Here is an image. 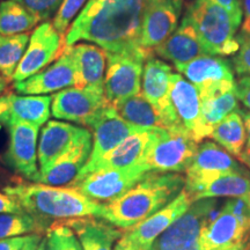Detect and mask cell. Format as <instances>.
Returning <instances> with one entry per match:
<instances>
[{
	"mask_svg": "<svg viewBox=\"0 0 250 250\" xmlns=\"http://www.w3.org/2000/svg\"><path fill=\"white\" fill-rule=\"evenodd\" d=\"M144 4L145 0H88L65 33V48L86 41L105 52L143 50Z\"/></svg>",
	"mask_w": 250,
	"mask_h": 250,
	"instance_id": "obj_1",
	"label": "cell"
},
{
	"mask_svg": "<svg viewBox=\"0 0 250 250\" xmlns=\"http://www.w3.org/2000/svg\"><path fill=\"white\" fill-rule=\"evenodd\" d=\"M4 192L46 229L57 221L104 217V205L83 195L76 187H55L17 180Z\"/></svg>",
	"mask_w": 250,
	"mask_h": 250,
	"instance_id": "obj_2",
	"label": "cell"
},
{
	"mask_svg": "<svg viewBox=\"0 0 250 250\" xmlns=\"http://www.w3.org/2000/svg\"><path fill=\"white\" fill-rule=\"evenodd\" d=\"M184 187L186 177L179 173L148 171L130 190L105 203L103 219L121 229H129L174 201Z\"/></svg>",
	"mask_w": 250,
	"mask_h": 250,
	"instance_id": "obj_3",
	"label": "cell"
},
{
	"mask_svg": "<svg viewBox=\"0 0 250 250\" xmlns=\"http://www.w3.org/2000/svg\"><path fill=\"white\" fill-rule=\"evenodd\" d=\"M195 27L208 55L229 56L239 50L236 33L241 21L210 0H195L188 6L186 15Z\"/></svg>",
	"mask_w": 250,
	"mask_h": 250,
	"instance_id": "obj_4",
	"label": "cell"
},
{
	"mask_svg": "<svg viewBox=\"0 0 250 250\" xmlns=\"http://www.w3.org/2000/svg\"><path fill=\"white\" fill-rule=\"evenodd\" d=\"M199 250H250V211L241 198H232L206 224Z\"/></svg>",
	"mask_w": 250,
	"mask_h": 250,
	"instance_id": "obj_5",
	"label": "cell"
},
{
	"mask_svg": "<svg viewBox=\"0 0 250 250\" xmlns=\"http://www.w3.org/2000/svg\"><path fill=\"white\" fill-rule=\"evenodd\" d=\"M198 146L187 133L156 130L142 165L148 171L186 173L195 159Z\"/></svg>",
	"mask_w": 250,
	"mask_h": 250,
	"instance_id": "obj_6",
	"label": "cell"
},
{
	"mask_svg": "<svg viewBox=\"0 0 250 250\" xmlns=\"http://www.w3.org/2000/svg\"><path fill=\"white\" fill-rule=\"evenodd\" d=\"M153 55L146 49L117 54L107 52L104 95L111 105L140 93L144 65Z\"/></svg>",
	"mask_w": 250,
	"mask_h": 250,
	"instance_id": "obj_7",
	"label": "cell"
},
{
	"mask_svg": "<svg viewBox=\"0 0 250 250\" xmlns=\"http://www.w3.org/2000/svg\"><path fill=\"white\" fill-rule=\"evenodd\" d=\"M218 210L217 198L195 202L186 213L155 240L151 250H199L203 229Z\"/></svg>",
	"mask_w": 250,
	"mask_h": 250,
	"instance_id": "obj_8",
	"label": "cell"
},
{
	"mask_svg": "<svg viewBox=\"0 0 250 250\" xmlns=\"http://www.w3.org/2000/svg\"><path fill=\"white\" fill-rule=\"evenodd\" d=\"M51 115L57 120L73 122L90 127L107 109L108 102L103 89L68 87L51 96Z\"/></svg>",
	"mask_w": 250,
	"mask_h": 250,
	"instance_id": "obj_9",
	"label": "cell"
},
{
	"mask_svg": "<svg viewBox=\"0 0 250 250\" xmlns=\"http://www.w3.org/2000/svg\"><path fill=\"white\" fill-rule=\"evenodd\" d=\"M64 49V36L55 29L52 22L44 21L29 36L27 49L12 80L20 83L44 70L62 55Z\"/></svg>",
	"mask_w": 250,
	"mask_h": 250,
	"instance_id": "obj_10",
	"label": "cell"
},
{
	"mask_svg": "<svg viewBox=\"0 0 250 250\" xmlns=\"http://www.w3.org/2000/svg\"><path fill=\"white\" fill-rule=\"evenodd\" d=\"M173 73L170 65L162 59L154 57V55L151 56L144 65L140 93L158 110L167 130L189 134L177 121L170 102V77Z\"/></svg>",
	"mask_w": 250,
	"mask_h": 250,
	"instance_id": "obj_11",
	"label": "cell"
},
{
	"mask_svg": "<svg viewBox=\"0 0 250 250\" xmlns=\"http://www.w3.org/2000/svg\"><path fill=\"white\" fill-rule=\"evenodd\" d=\"M148 173L142 164L93 171L74 183L79 191L100 203H109L136 186Z\"/></svg>",
	"mask_w": 250,
	"mask_h": 250,
	"instance_id": "obj_12",
	"label": "cell"
},
{
	"mask_svg": "<svg viewBox=\"0 0 250 250\" xmlns=\"http://www.w3.org/2000/svg\"><path fill=\"white\" fill-rule=\"evenodd\" d=\"M243 168L227 151L213 142L201 144L186 174L184 189L191 195L223 175L242 171Z\"/></svg>",
	"mask_w": 250,
	"mask_h": 250,
	"instance_id": "obj_13",
	"label": "cell"
},
{
	"mask_svg": "<svg viewBox=\"0 0 250 250\" xmlns=\"http://www.w3.org/2000/svg\"><path fill=\"white\" fill-rule=\"evenodd\" d=\"M89 129H92L93 137L92 152H90L88 161L83 168V170L80 171L76 182L87 176L96 162L101 160L103 156L108 154L115 147H117L127 137L143 130L127 123L123 118L118 116L111 104L100 115V117L94 122Z\"/></svg>",
	"mask_w": 250,
	"mask_h": 250,
	"instance_id": "obj_14",
	"label": "cell"
},
{
	"mask_svg": "<svg viewBox=\"0 0 250 250\" xmlns=\"http://www.w3.org/2000/svg\"><path fill=\"white\" fill-rule=\"evenodd\" d=\"M182 0H145L140 45L153 52L179 27Z\"/></svg>",
	"mask_w": 250,
	"mask_h": 250,
	"instance_id": "obj_15",
	"label": "cell"
},
{
	"mask_svg": "<svg viewBox=\"0 0 250 250\" xmlns=\"http://www.w3.org/2000/svg\"><path fill=\"white\" fill-rule=\"evenodd\" d=\"M9 144L2 161L15 173L35 182L40 169L37 167V140L40 126L18 122L7 125Z\"/></svg>",
	"mask_w": 250,
	"mask_h": 250,
	"instance_id": "obj_16",
	"label": "cell"
},
{
	"mask_svg": "<svg viewBox=\"0 0 250 250\" xmlns=\"http://www.w3.org/2000/svg\"><path fill=\"white\" fill-rule=\"evenodd\" d=\"M170 102L181 126L193 140L201 143L208 138L210 132L202 117L199 90L180 73H173L170 77Z\"/></svg>",
	"mask_w": 250,
	"mask_h": 250,
	"instance_id": "obj_17",
	"label": "cell"
},
{
	"mask_svg": "<svg viewBox=\"0 0 250 250\" xmlns=\"http://www.w3.org/2000/svg\"><path fill=\"white\" fill-rule=\"evenodd\" d=\"M193 203H195V199L191 193L183 189L169 204L164 206L151 217L143 220L142 223L134 225L129 229H125L124 235L137 246L142 247L143 249L151 250V247L155 240L181 215L186 213Z\"/></svg>",
	"mask_w": 250,
	"mask_h": 250,
	"instance_id": "obj_18",
	"label": "cell"
},
{
	"mask_svg": "<svg viewBox=\"0 0 250 250\" xmlns=\"http://www.w3.org/2000/svg\"><path fill=\"white\" fill-rule=\"evenodd\" d=\"M68 87H76V66L68 48L44 70L14 83L15 92L22 95H48Z\"/></svg>",
	"mask_w": 250,
	"mask_h": 250,
	"instance_id": "obj_19",
	"label": "cell"
},
{
	"mask_svg": "<svg viewBox=\"0 0 250 250\" xmlns=\"http://www.w3.org/2000/svg\"><path fill=\"white\" fill-rule=\"evenodd\" d=\"M92 145L93 137L89 131L57 160L40 169L35 182L55 187H72L88 161Z\"/></svg>",
	"mask_w": 250,
	"mask_h": 250,
	"instance_id": "obj_20",
	"label": "cell"
},
{
	"mask_svg": "<svg viewBox=\"0 0 250 250\" xmlns=\"http://www.w3.org/2000/svg\"><path fill=\"white\" fill-rule=\"evenodd\" d=\"M89 130L67 122L48 121L41 131L37 145V158L40 169L48 167L59 156L73 147Z\"/></svg>",
	"mask_w": 250,
	"mask_h": 250,
	"instance_id": "obj_21",
	"label": "cell"
},
{
	"mask_svg": "<svg viewBox=\"0 0 250 250\" xmlns=\"http://www.w3.org/2000/svg\"><path fill=\"white\" fill-rule=\"evenodd\" d=\"M175 68L199 92L223 83H235L232 64L221 56L205 55Z\"/></svg>",
	"mask_w": 250,
	"mask_h": 250,
	"instance_id": "obj_22",
	"label": "cell"
},
{
	"mask_svg": "<svg viewBox=\"0 0 250 250\" xmlns=\"http://www.w3.org/2000/svg\"><path fill=\"white\" fill-rule=\"evenodd\" d=\"M153 54L170 62L174 66L188 64L193 59L208 55L195 27L187 17L182 19L176 30L164 43L153 50Z\"/></svg>",
	"mask_w": 250,
	"mask_h": 250,
	"instance_id": "obj_23",
	"label": "cell"
},
{
	"mask_svg": "<svg viewBox=\"0 0 250 250\" xmlns=\"http://www.w3.org/2000/svg\"><path fill=\"white\" fill-rule=\"evenodd\" d=\"M76 66V87L104 90L107 52L92 43L68 46Z\"/></svg>",
	"mask_w": 250,
	"mask_h": 250,
	"instance_id": "obj_24",
	"label": "cell"
},
{
	"mask_svg": "<svg viewBox=\"0 0 250 250\" xmlns=\"http://www.w3.org/2000/svg\"><path fill=\"white\" fill-rule=\"evenodd\" d=\"M52 98L50 95H17L7 94V107L0 115L4 125L23 122L43 126L51 115Z\"/></svg>",
	"mask_w": 250,
	"mask_h": 250,
	"instance_id": "obj_25",
	"label": "cell"
},
{
	"mask_svg": "<svg viewBox=\"0 0 250 250\" xmlns=\"http://www.w3.org/2000/svg\"><path fill=\"white\" fill-rule=\"evenodd\" d=\"M155 131L156 130H142L127 137L117 147H115L108 154L103 156L101 160L96 162L88 174L101 169L131 167V166L142 164L154 138Z\"/></svg>",
	"mask_w": 250,
	"mask_h": 250,
	"instance_id": "obj_26",
	"label": "cell"
},
{
	"mask_svg": "<svg viewBox=\"0 0 250 250\" xmlns=\"http://www.w3.org/2000/svg\"><path fill=\"white\" fill-rule=\"evenodd\" d=\"M79 237L83 250H112L122 236L121 228L100 218H79L65 221Z\"/></svg>",
	"mask_w": 250,
	"mask_h": 250,
	"instance_id": "obj_27",
	"label": "cell"
},
{
	"mask_svg": "<svg viewBox=\"0 0 250 250\" xmlns=\"http://www.w3.org/2000/svg\"><path fill=\"white\" fill-rule=\"evenodd\" d=\"M202 117L206 129L211 131L230 112L239 110L235 83H227L199 92ZM210 137V136H208Z\"/></svg>",
	"mask_w": 250,
	"mask_h": 250,
	"instance_id": "obj_28",
	"label": "cell"
},
{
	"mask_svg": "<svg viewBox=\"0 0 250 250\" xmlns=\"http://www.w3.org/2000/svg\"><path fill=\"white\" fill-rule=\"evenodd\" d=\"M112 107L125 122L143 130H167L158 110L142 93L130 96Z\"/></svg>",
	"mask_w": 250,
	"mask_h": 250,
	"instance_id": "obj_29",
	"label": "cell"
},
{
	"mask_svg": "<svg viewBox=\"0 0 250 250\" xmlns=\"http://www.w3.org/2000/svg\"><path fill=\"white\" fill-rule=\"evenodd\" d=\"M250 191V174L242 171L223 175L203 187L192 197L195 202L206 198L230 197V198H245Z\"/></svg>",
	"mask_w": 250,
	"mask_h": 250,
	"instance_id": "obj_30",
	"label": "cell"
},
{
	"mask_svg": "<svg viewBox=\"0 0 250 250\" xmlns=\"http://www.w3.org/2000/svg\"><path fill=\"white\" fill-rule=\"evenodd\" d=\"M240 110V109H239ZM239 110L230 112L212 129L210 137L230 155L239 158L247 143L245 123Z\"/></svg>",
	"mask_w": 250,
	"mask_h": 250,
	"instance_id": "obj_31",
	"label": "cell"
},
{
	"mask_svg": "<svg viewBox=\"0 0 250 250\" xmlns=\"http://www.w3.org/2000/svg\"><path fill=\"white\" fill-rule=\"evenodd\" d=\"M40 21L15 0L0 2V35H18L33 29Z\"/></svg>",
	"mask_w": 250,
	"mask_h": 250,
	"instance_id": "obj_32",
	"label": "cell"
},
{
	"mask_svg": "<svg viewBox=\"0 0 250 250\" xmlns=\"http://www.w3.org/2000/svg\"><path fill=\"white\" fill-rule=\"evenodd\" d=\"M28 42L29 36L26 33L18 35H0V74L7 81L13 79Z\"/></svg>",
	"mask_w": 250,
	"mask_h": 250,
	"instance_id": "obj_33",
	"label": "cell"
},
{
	"mask_svg": "<svg viewBox=\"0 0 250 250\" xmlns=\"http://www.w3.org/2000/svg\"><path fill=\"white\" fill-rule=\"evenodd\" d=\"M46 228L27 212L0 213V240L45 233Z\"/></svg>",
	"mask_w": 250,
	"mask_h": 250,
	"instance_id": "obj_34",
	"label": "cell"
},
{
	"mask_svg": "<svg viewBox=\"0 0 250 250\" xmlns=\"http://www.w3.org/2000/svg\"><path fill=\"white\" fill-rule=\"evenodd\" d=\"M43 240L45 250H83L79 237L65 221L50 225Z\"/></svg>",
	"mask_w": 250,
	"mask_h": 250,
	"instance_id": "obj_35",
	"label": "cell"
},
{
	"mask_svg": "<svg viewBox=\"0 0 250 250\" xmlns=\"http://www.w3.org/2000/svg\"><path fill=\"white\" fill-rule=\"evenodd\" d=\"M88 0H62V5L59 6L57 13L55 14L52 26L59 34L64 35L73 19L80 13L81 8L86 5Z\"/></svg>",
	"mask_w": 250,
	"mask_h": 250,
	"instance_id": "obj_36",
	"label": "cell"
},
{
	"mask_svg": "<svg viewBox=\"0 0 250 250\" xmlns=\"http://www.w3.org/2000/svg\"><path fill=\"white\" fill-rule=\"evenodd\" d=\"M239 50L232 58V67L237 76H250V36L237 34Z\"/></svg>",
	"mask_w": 250,
	"mask_h": 250,
	"instance_id": "obj_37",
	"label": "cell"
},
{
	"mask_svg": "<svg viewBox=\"0 0 250 250\" xmlns=\"http://www.w3.org/2000/svg\"><path fill=\"white\" fill-rule=\"evenodd\" d=\"M33 13L39 21H48L57 13L62 0H15Z\"/></svg>",
	"mask_w": 250,
	"mask_h": 250,
	"instance_id": "obj_38",
	"label": "cell"
},
{
	"mask_svg": "<svg viewBox=\"0 0 250 250\" xmlns=\"http://www.w3.org/2000/svg\"><path fill=\"white\" fill-rule=\"evenodd\" d=\"M236 98L250 111V76L240 77L235 81Z\"/></svg>",
	"mask_w": 250,
	"mask_h": 250,
	"instance_id": "obj_39",
	"label": "cell"
},
{
	"mask_svg": "<svg viewBox=\"0 0 250 250\" xmlns=\"http://www.w3.org/2000/svg\"><path fill=\"white\" fill-rule=\"evenodd\" d=\"M30 235L8 237V239L0 240V250H21L26 246L28 240L30 239Z\"/></svg>",
	"mask_w": 250,
	"mask_h": 250,
	"instance_id": "obj_40",
	"label": "cell"
},
{
	"mask_svg": "<svg viewBox=\"0 0 250 250\" xmlns=\"http://www.w3.org/2000/svg\"><path fill=\"white\" fill-rule=\"evenodd\" d=\"M210 1L214 2L221 7L226 9L229 14H232L234 18L242 22V9L241 5H240V0H210Z\"/></svg>",
	"mask_w": 250,
	"mask_h": 250,
	"instance_id": "obj_41",
	"label": "cell"
},
{
	"mask_svg": "<svg viewBox=\"0 0 250 250\" xmlns=\"http://www.w3.org/2000/svg\"><path fill=\"white\" fill-rule=\"evenodd\" d=\"M22 208L4 192H0V213H17L22 212Z\"/></svg>",
	"mask_w": 250,
	"mask_h": 250,
	"instance_id": "obj_42",
	"label": "cell"
},
{
	"mask_svg": "<svg viewBox=\"0 0 250 250\" xmlns=\"http://www.w3.org/2000/svg\"><path fill=\"white\" fill-rule=\"evenodd\" d=\"M240 5L242 9V23L240 34L250 36V0H240Z\"/></svg>",
	"mask_w": 250,
	"mask_h": 250,
	"instance_id": "obj_43",
	"label": "cell"
},
{
	"mask_svg": "<svg viewBox=\"0 0 250 250\" xmlns=\"http://www.w3.org/2000/svg\"><path fill=\"white\" fill-rule=\"evenodd\" d=\"M112 250H145V249H143L142 247L137 246L136 243L130 241V240L127 239L123 233L120 239L116 241V245H115L114 249Z\"/></svg>",
	"mask_w": 250,
	"mask_h": 250,
	"instance_id": "obj_44",
	"label": "cell"
},
{
	"mask_svg": "<svg viewBox=\"0 0 250 250\" xmlns=\"http://www.w3.org/2000/svg\"><path fill=\"white\" fill-rule=\"evenodd\" d=\"M41 241H42V234H31L30 239L21 250H37Z\"/></svg>",
	"mask_w": 250,
	"mask_h": 250,
	"instance_id": "obj_45",
	"label": "cell"
},
{
	"mask_svg": "<svg viewBox=\"0 0 250 250\" xmlns=\"http://www.w3.org/2000/svg\"><path fill=\"white\" fill-rule=\"evenodd\" d=\"M241 115L243 123H245L246 132H247V146H250V111L249 110H239Z\"/></svg>",
	"mask_w": 250,
	"mask_h": 250,
	"instance_id": "obj_46",
	"label": "cell"
},
{
	"mask_svg": "<svg viewBox=\"0 0 250 250\" xmlns=\"http://www.w3.org/2000/svg\"><path fill=\"white\" fill-rule=\"evenodd\" d=\"M239 159L243 165H246L250 169V146L245 147V149H243L241 153V155L239 156Z\"/></svg>",
	"mask_w": 250,
	"mask_h": 250,
	"instance_id": "obj_47",
	"label": "cell"
},
{
	"mask_svg": "<svg viewBox=\"0 0 250 250\" xmlns=\"http://www.w3.org/2000/svg\"><path fill=\"white\" fill-rule=\"evenodd\" d=\"M6 107H7V95L0 96V115L5 111Z\"/></svg>",
	"mask_w": 250,
	"mask_h": 250,
	"instance_id": "obj_48",
	"label": "cell"
},
{
	"mask_svg": "<svg viewBox=\"0 0 250 250\" xmlns=\"http://www.w3.org/2000/svg\"><path fill=\"white\" fill-rule=\"evenodd\" d=\"M7 83L8 81L6 80L5 78L1 76V74H0V94H1L6 89V87H7Z\"/></svg>",
	"mask_w": 250,
	"mask_h": 250,
	"instance_id": "obj_49",
	"label": "cell"
},
{
	"mask_svg": "<svg viewBox=\"0 0 250 250\" xmlns=\"http://www.w3.org/2000/svg\"><path fill=\"white\" fill-rule=\"evenodd\" d=\"M243 201H245V203L247 204V206H248V208H249V211H250V191L247 193V196L245 197V198H242Z\"/></svg>",
	"mask_w": 250,
	"mask_h": 250,
	"instance_id": "obj_50",
	"label": "cell"
},
{
	"mask_svg": "<svg viewBox=\"0 0 250 250\" xmlns=\"http://www.w3.org/2000/svg\"><path fill=\"white\" fill-rule=\"evenodd\" d=\"M37 250H45V246H44V240H42L40 243L39 248H37Z\"/></svg>",
	"mask_w": 250,
	"mask_h": 250,
	"instance_id": "obj_51",
	"label": "cell"
}]
</instances>
